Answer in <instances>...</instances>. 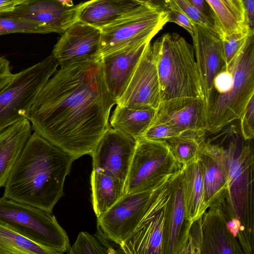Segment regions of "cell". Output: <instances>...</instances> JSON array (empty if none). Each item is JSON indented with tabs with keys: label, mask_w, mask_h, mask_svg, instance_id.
Returning <instances> with one entry per match:
<instances>
[{
	"label": "cell",
	"mask_w": 254,
	"mask_h": 254,
	"mask_svg": "<svg viewBox=\"0 0 254 254\" xmlns=\"http://www.w3.org/2000/svg\"><path fill=\"white\" fill-rule=\"evenodd\" d=\"M116 102L100 59L61 66L39 93L28 117L34 132L74 160L91 155Z\"/></svg>",
	"instance_id": "6da1fadb"
},
{
	"label": "cell",
	"mask_w": 254,
	"mask_h": 254,
	"mask_svg": "<svg viewBox=\"0 0 254 254\" xmlns=\"http://www.w3.org/2000/svg\"><path fill=\"white\" fill-rule=\"evenodd\" d=\"M74 160L34 132L12 169L3 197L52 213L64 194V181Z\"/></svg>",
	"instance_id": "7a4b0ae2"
},
{
	"label": "cell",
	"mask_w": 254,
	"mask_h": 254,
	"mask_svg": "<svg viewBox=\"0 0 254 254\" xmlns=\"http://www.w3.org/2000/svg\"><path fill=\"white\" fill-rule=\"evenodd\" d=\"M217 135L221 144L227 171L228 191L221 201L229 219L239 220L242 227L240 241L243 253L253 254L254 248V155L253 140H246L239 126L231 123Z\"/></svg>",
	"instance_id": "3957f363"
},
{
	"label": "cell",
	"mask_w": 254,
	"mask_h": 254,
	"mask_svg": "<svg viewBox=\"0 0 254 254\" xmlns=\"http://www.w3.org/2000/svg\"><path fill=\"white\" fill-rule=\"evenodd\" d=\"M160 86L161 102L204 99L193 47L177 33H167L151 44ZM160 102V103H161Z\"/></svg>",
	"instance_id": "277c9868"
},
{
	"label": "cell",
	"mask_w": 254,
	"mask_h": 254,
	"mask_svg": "<svg viewBox=\"0 0 254 254\" xmlns=\"http://www.w3.org/2000/svg\"><path fill=\"white\" fill-rule=\"evenodd\" d=\"M230 69L232 81L225 93L214 96L206 103L207 132L214 133L239 120L254 96V34L233 60Z\"/></svg>",
	"instance_id": "5b68a950"
},
{
	"label": "cell",
	"mask_w": 254,
	"mask_h": 254,
	"mask_svg": "<svg viewBox=\"0 0 254 254\" xmlns=\"http://www.w3.org/2000/svg\"><path fill=\"white\" fill-rule=\"evenodd\" d=\"M0 223L55 254L69 251L66 233L52 213L2 196L0 198Z\"/></svg>",
	"instance_id": "8992f818"
},
{
	"label": "cell",
	"mask_w": 254,
	"mask_h": 254,
	"mask_svg": "<svg viewBox=\"0 0 254 254\" xmlns=\"http://www.w3.org/2000/svg\"><path fill=\"white\" fill-rule=\"evenodd\" d=\"M58 66L51 55L13 74L10 82L0 91V133L20 121L28 120L39 93Z\"/></svg>",
	"instance_id": "52a82bcc"
},
{
	"label": "cell",
	"mask_w": 254,
	"mask_h": 254,
	"mask_svg": "<svg viewBox=\"0 0 254 254\" xmlns=\"http://www.w3.org/2000/svg\"><path fill=\"white\" fill-rule=\"evenodd\" d=\"M182 166L165 140L138 137L126 181L125 194L153 190L179 171Z\"/></svg>",
	"instance_id": "ba28073f"
},
{
	"label": "cell",
	"mask_w": 254,
	"mask_h": 254,
	"mask_svg": "<svg viewBox=\"0 0 254 254\" xmlns=\"http://www.w3.org/2000/svg\"><path fill=\"white\" fill-rule=\"evenodd\" d=\"M174 175L153 190L143 218L131 235L120 245L123 253L164 254L171 196V181Z\"/></svg>",
	"instance_id": "9c48e42d"
},
{
	"label": "cell",
	"mask_w": 254,
	"mask_h": 254,
	"mask_svg": "<svg viewBox=\"0 0 254 254\" xmlns=\"http://www.w3.org/2000/svg\"><path fill=\"white\" fill-rule=\"evenodd\" d=\"M169 21L167 9L154 3L145 11L101 28L98 59L152 39Z\"/></svg>",
	"instance_id": "30bf717a"
},
{
	"label": "cell",
	"mask_w": 254,
	"mask_h": 254,
	"mask_svg": "<svg viewBox=\"0 0 254 254\" xmlns=\"http://www.w3.org/2000/svg\"><path fill=\"white\" fill-rule=\"evenodd\" d=\"M155 189L124 194L97 218L98 228L107 238L120 245L131 235L143 218Z\"/></svg>",
	"instance_id": "8fae6325"
},
{
	"label": "cell",
	"mask_w": 254,
	"mask_h": 254,
	"mask_svg": "<svg viewBox=\"0 0 254 254\" xmlns=\"http://www.w3.org/2000/svg\"><path fill=\"white\" fill-rule=\"evenodd\" d=\"M136 144V138L109 126L91 155L92 170L126 182Z\"/></svg>",
	"instance_id": "7c38bea8"
},
{
	"label": "cell",
	"mask_w": 254,
	"mask_h": 254,
	"mask_svg": "<svg viewBox=\"0 0 254 254\" xmlns=\"http://www.w3.org/2000/svg\"><path fill=\"white\" fill-rule=\"evenodd\" d=\"M160 102L159 79L150 44L116 104L131 109L157 110Z\"/></svg>",
	"instance_id": "4fadbf2b"
},
{
	"label": "cell",
	"mask_w": 254,
	"mask_h": 254,
	"mask_svg": "<svg viewBox=\"0 0 254 254\" xmlns=\"http://www.w3.org/2000/svg\"><path fill=\"white\" fill-rule=\"evenodd\" d=\"M78 5L61 0H29L0 15L37 24L49 33H63L77 20Z\"/></svg>",
	"instance_id": "5bb4252c"
},
{
	"label": "cell",
	"mask_w": 254,
	"mask_h": 254,
	"mask_svg": "<svg viewBox=\"0 0 254 254\" xmlns=\"http://www.w3.org/2000/svg\"><path fill=\"white\" fill-rule=\"evenodd\" d=\"M101 30L77 20L63 33L53 51L59 65L98 60Z\"/></svg>",
	"instance_id": "9a60e30c"
},
{
	"label": "cell",
	"mask_w": 254,
	"mask_h": 254,
	"mask_svg": "<svg viewBox=\"0 0 254 254\" xmlns=\"http://www.w3.org/2000/svg\"><path fill=\"white\" fill-rule=\"evenodd\" d=\"M191 36L206 104L215 77L225 66L222 40L216 31L195 23Z\"/></svg>",
	"instance_id": "2e32d148"
},
{
	"label": "cell",
	"mask_w": 254,
	"mask_h": 254,
	"mask_svg": "<svg viewBox=\"0 0 254 254\" xmlns=\"http://www.w3.org/2000/svg\"><path fill=\"white\" fill-rule=\"evenodd\" d=\"M198 158L201 168L204 201L208 208L221 202L228 191L227 165L219 141L213 143L205 135L200 142Z\"/></svg>",
	"instance_id": "e0dca14e"
},
{
	"label": "cell",
	"mask_w": 254,
	"mask_h": 254,
	"mask_svg": "<svg viewBox=\"0 0 254 254\" xmlns=\"http://www.w3.org/2000/svg\"><path fill=\"white\" fill-rule=\"evenodd\" d=\"M152 123H164L185 132H207L206 104L202 98L161 102Z\"/></svg>",
	"instance_id": "ac0fdd59"
},
{
	"label": "cell",
	"mask_w": 254,
	"mask_h": 254,
	"mask_svg": "<svg viewBox=\"0 0 254 254\" xmlns=\"http://www.w3.org/2000/svg\"><path fill=\"white\" fill-rule=\"evenodd\" d=\"M221 202L210 206L201 217L200 254H243L238 240L228 230Z\"/></svg>",
	"instance_id": "d6986e66"
},
{
	"label": "cell",
	"mask_w": 254,
	"mask_h": 254,
	"mask_svg": "<svg viewBox=\"0 0 254 254\" xmlns=\"http://www.w3.org/2000/svg\"><path fill=\"white\" fill-rule=\"evenodd\" d=\"M151 44L145 42L100 59L107 87L115 102L121 97L143 54Z\"/></svg>",
	"instance_id": "ffe728a7"
},
{
	"label": "cell",
	"mask_w": 254,
	"mask_h": 254,
	"mask_svg": "<svg viewBox=\"0 0 254 254\" xmlns=\"http://www.w3.org/2000/svg\"><path fill=\"white\" fill-rule=\"evenodd\" d=\"M154 2L136 0H89L78 4L77 20L101 29L150 8Z\"/></svg>",
	"instance_id": "44dd1931"
},
{
	"label": "cell",
	"mask_w": 254,
	"mask_h": 254,
	"mask_svg": "<svg viewBox=\"0 0 254 254\" xmlns=\"http://www.w3.org/2000/svg\"><path fill=\"white\" fill-rule=\"evenodd\" d=\"M171 191L164 254H184L191 224L187 219L181 169L171 179Z\"/></svg>",
	"instance_id": "7402d4cb"
},
{
	"label": "cell",
	"mask_w": 254,
	"mask_h": 254,
	"mask_svg": "<svg viewBox=\"0 0 254 254\" xmlns=\"http://www.w3.org/2000/svg\"><path fill=\"white\" fill-rule=\"evenodd\" d=\"M31 130L30 121L24 119L0 133V188L4 186Z\"/></svg>",
	"instance_id": "603a6c76"
},
{
	"label": "cell",
	"mask_w": 254,
	"mask_h": 254,
	"mask_svg": "<svg viewBox=\"0 0 254 254\" xmlns=\"http://www.w3.org/2000/svg\"><path fill=\"white\" fill-rule=\"evenodd\" d=\"M181 169L187 219L192 224L208 209L204 201L202 175L198 156L193 161L183 165Z\"/></svg>",
	"instance_id": "cb8c5ba5"
},
{
	"label": "cell",
	"mask_w": 254,
	"mask_h": 254,
	"mask_svg": "<svg viewBox=\"0 0 254 254\" xmlns=\"http://www.w3.org/2000/svg\"><path fill=\"white\" fill-rule=\"evenodd\" d=\"M126 182L92 170V203L97 218L108 211L125 194Z\"/></svg>",
	"instance_id": "d4e9b609"
},
{
	"label": "cell",
	"mask_w": 254,
	"mask_h": 254,
	"mask_svg": "<svg viewBox=\"0 0 254 254\" xmlns=\"http://www.w3.org/2000/svg\"><path fill=\"white\" fill-rule=\"evenodd\" d=\"M156 110L135 109L117 105L109 118L110 126L135 138L141 137L151 125Z\"/></svg>",
	"instance_id": "484cf974"
},
{
	"label": "cell",
	"mask_w": 254,
	"mask_h": 254,
	"mask_svg": "<svg viewBox=\"0 0 254 254\" xmlns=\"http://www.w3.org/2000/svg\"><path fill=\"white\" fill-rule=\"evenodd\" d=\"M55 254L0 223V254Z\"/></svg>",
	"instance_id": "4316f807"
},
{
	"label": "cell",
	"mask_w": 254,
	"mask_h": 254,
	"mask_svg": "<svg viewBox=\"0 0 254 254\" xmlns=\"http://www.w3.org/2000/svg\"><path fill=\"white\" fill-rule=\"evenodd\" d=\"M206 133L186 132L179 136L167 139L165 141L175 159L183 165L190 163L197 157L200 142Z\"/></svg>",
	"instance_id": "83f0119b"
},
{
	"label": "cell",
	"mask_w": 254,
	"mask_h": 254,
	"mask_svg": "<svg viewBox=\"0 0 254 254\" xmlns=\"http://www.w3.org/2000/svg\"><path fill=\"white\" fill-rule=\"evenodd\" d=\"M205 1L211 10L214 26L221 39L236 32H251L248 26L236 17L222 0Z\"/></svg>",
	"instance_id": "f1b7e54d"
},
{
	"label": "cell",
	"mask_w": 254,
	"mask_h": 254,
	"mask_svg": "<svg viewBox=\"0 0 254 254\" xmlns=\"http://www.w3.org/2000/svg\"><path fill=\"white\" fill-rule=\"evenodd\" d=\"M99 235H93L86 232H80L68 254H117L118 253L105 240L106 237L100 229Z\"/></svg>",
	"instance_id": "f546056e"
},
{
	"label": "cell",
	"mask_w": 254,
	"mask_h": 254,
	"mask_svg": "<svg viewBox=\"0 0 254 254\" xmlns=\"http://www.w3.org/2000/svg\"><path fill=\"white\" fill-rule=\"evenodd\" d=\"M251 34H254V33L248 31L236 32L221 39L226 68H228L231 65Z\"/></svg>",
	"instance_id": "4dcf8cb0"
},
{
	"label": "cell",
	"mask_w": 254,
	"mask_h": 254,
	"mask_svg": "<svg viewBox=\"0 0 254 254\" xmlns=\"http://www.w3.org/2000/svg\"><path fill=\"white\" fill-rule=\"evenodd\" d=\"M12 33H48L37 24L0 15V35Z\"/></svg>",
	"instance_id": "1f68e13d"
},
{
	"label": "cell",
	"mask_w": 254,
	"mask_h": 254,
	"mask_svg": "<svg viewBox=\"0 0 254 254\" xmlns=\"http://www.w3.org/2000/svg\"><path fill=\"white\" fill-rule=\"evenodd\" d=\"M172 0L194 23L216 31L213 19L200 12L190 0Z\"/></svg>",
	"instance_id": "d6a6232c"
},
{
	"label": "cell",
	"mask_w": 254,
	"mask_h": 254,
	"mask_svg": "<svg viewBox=\"0 0 254 254\" xmlns=\"http://www.w3.org/2000/svg\"><path fill=\"white\" fill-rule=\"evenodd\" d=\"M183 133L185 132L166 124L152 123L142 137L150 140H165Z\"/></svg>",
	"instance_id": "836d02e7"
},
{
	"label": "cell",
	"mask_w": 254,
	"mask_h": 254,
	"mask_svg": "<svg viewBox=\"0 0 254 254\" xmlns=\"http://www.w3.org/2000/svg\"><path fill=\"white\" fill-rule=\"evenodd\" d=\"M239 120L243 137L246 140H253L254 137V96L251 99Z\"/></svg>",
	"instance_id": "e575fe53"
},
{
	"label": "cell",
	"mask_w": 254,
	"mask_h": 254,
	"mask_svg": "<svg viewBox=\"0 0 254 254\" xmlns=\"http://www.w3.org/2000/svg\"><path fill=\"white\" fill-rule=\"evenodd\" d=\"M168 12L169 22L175 23L186 29L191 36L195 23L177 5L166 8Z\"/></svg>",
	"instance_id": "d590c367"
},
{
	"label": "cell",
	"mask_w": 254,
	"mask_h": 254,
	"mask_svg": "<svg viewBox=\"0 0 254 254\" xmlns=\"http://www.w3.org/2000/svg\"><path fill=\"white\" fill-rule=\"evenodd\" d=\"M13 75L9 62L4 57L0 56V91L10 82Z\"/></svg>",
	"instance_id": "8d00e7d4"
},
{
	"label": "cell",
	"mask_w": 254,
	"mask_h": 254,
	"mask_svg": "<svg viewBox=\"0 0 254 254\" xmlns=\"http://www.w3.org/2000/svg\"><path fill=\"white\" fill-rule=\"evenodd\" d=\"M236 17L247 26L245 21V10L242 0H222Z\"/></svg>",
	"instance_id": "74e56055"
},
{
	"label": "cell",
	"mask_w": 254,
	"mask_h": 254,
	"mask_svg": "<svg viewBox=\"0 0 254 254\" xmlns=\"http://www.w3.org/2000/svg\"><path fill=\"white\" fill-rule=\"evenodd\" d=\"M245 10V21L249 31L254 33V0H242Z\"/></svg>",
	"instance_id": "f35d334b"
},
{
	"label": "cell",
	"mask_w": 254,
	"mask_h": 254,
	"mask_svg": "<svg viewBox=\"0 0 254 254\" xmlns=\"http://www.w3.org/2000/svg\"><path fill=\"white\" fill-rule=\"evenodd\" d=\"M15 6L12 0H0V14L12 10Z\"/></svg>",
	"instance_id": "ab89813d"
},
{
	"label": "cell",
	"mask_w": 254,
	"mask_h": 254,
	"mask_svg": "<svg viewBox=\"0 0 254 254\" xmlns=\"http://www.w3.org/2000/svg\"><path fill=\"white\" fill-rule=\"evenodd\" d=\"M193 6L200 12L211 18L205 7V0H190Z\"/></svg>",
	"instance_id": "60d3db41"
},
{
	"label": "cell",
	"mask_w": 254,
	"mask_h": 254,
	"mask_svg": "<svg viewBox=\"0 0 254 254\" xmlns=\"http://www.w3.org/2000/svg\"><path fill=\"white\" fill-rule=\"evenodd\" d=\"M164 7L165 8L170 7L173 5H176L172 0H161Z\"/></svg>",
	"instance_id": "b9f144b4"
},
{
	"label": "cell",
	"mask_w": 254,
	"mask_h": 254,
	"mask_svg": "<svg viewBox=\"0 0 254 254\" xmlns=\"http://www.w3.org/2000/svg\"><path fill=\"white\" fill-rule=\"evenodd\" d=\"M14 2L15 5H19L22 4L23 3L26 2V1L29 0H12Z\"/></svg>",
	"instance_id": "7bdbcfd3"
},
{
	"label": "cell",
	"mask_w": 254,
	"mask_h": 254,
	"mask_svg": "<svg viewBox=\"0 0 254 254\" xmlns=\"http://www.w3.org/2000/svg\"><path fill=\"white\" fill-rule=\"evenodd\" d=\"M139 2L144 3H148L154 2L153 0H136Z\"/></svg>",
	"instance_id": "ee69618b"
}]
</instances>
